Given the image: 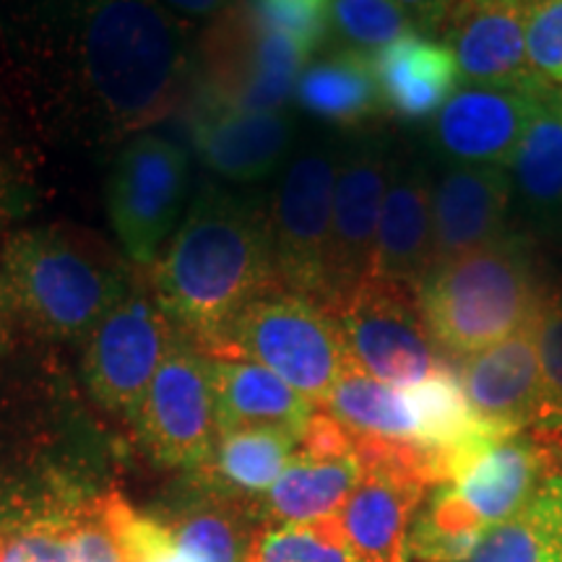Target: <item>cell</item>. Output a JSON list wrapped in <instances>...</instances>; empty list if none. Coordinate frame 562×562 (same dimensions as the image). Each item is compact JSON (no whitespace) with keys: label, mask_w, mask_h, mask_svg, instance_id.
Returning a JSON list of instances; mask_svg holds the SVG:
<instances>
[{"label":"cell","mask_w":562,"mask_h":562,"mask_svg":"<svg viewBox=\"0 0 562 562\" xmlns=\"http://www.w3.org/2000/svg\"><path fill=\"white\" fill-rule=\"evenodd\" d=\"M0 68L45 136L110 146L180 108L195 47L157 0H0Z\"/></svg>","instance_id":"1"},{"label":"cell","mask_w":562,"mask_h":562,"mask_svg":"<svg viewBox=\"0 0 562 562\" xmlns=\"http://www.w3.org/2000/svg\"><path fill=\"white\" fill-rule=\"evenodd\" d=\"M149 286L172 326L209 351L245 305L279 286L266 209L203 186L149 266Z\"/></svg>","instance_id":"2"},{"label":"cell","mask_w":562,"mask_h":562,"mask_svg":"<svg viewBox=\"0 0 562 562\" xmlns=\"http://www.w3.org/2000/svg\"><path fill=\"white\" fill-rule=\"evenodd\" d=\"M550 284L537 243L508 229L501 240L432 266L417 305L440 357L459 362L529 328Z\"/></svg>","instance_id":"3"},{"label":"cell","mask_w":562,"mask_h":562,"mask_svg":"<svg viewBox=\"0 0 562 562\" xmlns=\"http://www.w3.org/2000/svg\"><path fill=\"white\" fill-rule=\"evenodd\" d=\"M136 279L100 237L66 224L16 232L0 258L11 315L50 339H87Z\"/></svg>","instance_id":"4"},{"label":"cell","mask_w":562,"mask_h":562,"mask_svg":"<svg viewBox=\"0 0 562 562\" xmlns=\"http://www.w3.org/2000/svg\"><path fill=\"white\" fill-rule=\"evenodd\" d=\"M206 355L261 364L315 406L351 370L331 311L281 284L245 305Z\"/></svg>","instance_id":"5"},{"label":"cell","mask_w":562,"mask_h":562,"mask_svg":"<svg viewBox=\"0 0 562 562\" xmlns=\"http://www.w3.org/2000/svg\"><path fill=\"white\" fill-rule=\"evenodd\" d=\"M311 55L297 40L261 24L245 0H235L211 21L195 53V94L237 110H281Z\"/></svg>","instance_id":"6"},{"label":"cell","mask_w":562,"mask_h":562,"mask_svg":"<svg viewBox=\"0 0 562 562\" xmlns=\"http://www.w3.org/2000/svg\"><path fill=\"white\" fill-rule=\"evenodd\" d=\"M328 311L341 334L351 370L362 375L409 389L453 364L440 357L430 341L417 292L409 286L364 277Z\"/></svg>","instance_id":"7"},{"label":"cell","mask_w":562,"mask_h":562,"mask_svg":"<svg viewBox=\"0 0 562 562\" xmlns=\"http://www.w3.org/2000/svg\"><path fill=\"white\" fill-rule=\"evenodd\" d=\"M175 336L149 281L133 286L83 339V378L104 409L136 425L149 385Z\"/></svg>","instance_id":"8"},{"label":"cell","mask_w":562,"mask_h":562,"mask_svg":"<svg viewBox=\"0 0 562 562\" xmlns=\"http://www.w3.org/2000/svg\"><path fill=\"white\" fill-rule=\"evenodd\" d=\"M339 157L341 149L334 144L300 149L281 172L271 206L266 209L279 284L318 302L323 300Z\"/></svg>","instance_id":"9"},{"label":"cell","mask_w":562,"mask_h":562,"mask_svg":"<svg viewBox=\"0 0 562 562\" xmlns=\"http://www.w3.org/2000/svg\"><path fill=\"white\" fill-rule=\"evenodd\" d=\"M188 191V154L157 133H138L117 151L108 180V214L123 250L136 266L159 258L178 224Z\"/></svg>","instance_id":"10"},{"label":"cell","mask_w":562,"mask_h":562,"mask_svg":"<svg viewBox=\"0 0 562 562\" xmlns=\"http://www.w3.org/2000/svg\"><path fill=\"white\" fill-rule=\"evenodd\" d=\"M140 440L161 467L201 472L216 446L209 355L180 328L161 360L136 419Z\"/></svg>","instance_id":"11"},{"label":"cell","mask_w":562,"mask_h":562,"mask_svg":"<svg viewBox=\"0 0 562 562\" xmlns=\"http://www.w3.org/2000/svg\"><path fill=\"white\" fill-rule=\"evenodd\" d=\"M550 89L539 76L501 83H461L430 123L435 154L442 165L508 167Z\"/></svg>","instance_id":"12"},{"label":"cell","mask_w":562,"mask_h":562,"mask_svg":"<svg viewBox=\"0 0 562 562\" xmlns=\"http://www.w3.org/2000/svg\"><path fill=\"white\" fill-rule=\"evenodd\" d=\"M391 165L389 146L381 138H362L341 149L323 271L321 302L326 307L339 302L370 273Z\"/></svg>","instance_id":"13"},{"label":"cell","mask_w":562,"mask_h":562,"mask_svg":"<svg viewBox=\"0 0 562 562\" xmlns=\"http://www.w3.org/2000/svg\"><path fill=\"white\" fill-rule=\"evenodd\" d=\"M472 409L505 432H531L544 417V381L531 326L453 362Z\"/></svg>","instance_id":"14"},{"label":"cell","mask_w":562,"mask_h":562,"mask_svg":"<svg viewBox=\"0 0 562 562\" xmlns=\"http://www.w3.org/2000/svg\"><path fill=\"white\" fill-rule=\"evenodd\" d=\"M510 201L508 167H442L430 180L435 266L501 240L508 232Z\"/></svg>","instance_id":"15"},{"label":"cell","mask_w":562,"mask_h":562,"mask_svg":"<svg viewBox=\"0 0 562 562\" xmlns=\"http://www.w3.org/2000/svg\"><path fill=\"white\" fill-rule=\"evenodd\" d=\"M294 125L281 110L256 112L195 94L191 136L203 165L232 182H256L281 165Z\"/></svg>","instance_id":"16"},{"label":"cell","mask_w":562,"mask_h":562,"mask_svg":"<svg viewBox=\"0 0 562 562\" xmlns=\"http://www.w3.org/2000/svg\"><path fill=\"white\" fill-rule=\"evenodd\" d=\"M529 0H459L442 21V45L461 83H501L537 76L526 58Z\"/></svg>","instance_id":"17"},{"label":"cell","mask_w":562,"mask_h":562,"mask_svg":"<svg viewBox=\"0 0 562 562\" xmlns=\"http://www.w3.org/2000/svg\"><path fill=\"white\" fill-rule=\"evenodd\" d=\"M430 492L425 482L389 469L362 467L331 521L360 562H409L412 518Z\"/></svg>","instance_id":"18"},{"label":"cell","mask_w":562,"mask_h":562,"mask_svg":"<svg viewBox=\"0 0 562 562\" xmlns=\"http://www.w3.org/2000/svg\"><path fill=\"white\" fill-rule=\"evenodd\" d=\"M435 266L430 175L417 161L393 159L368 277L417 292Z\"/></svg>","instance_id":"19"},{"label":"cell","mask_w":562,"mask_h":562,"mask_svg":"<svg viewBox=\"0 0 562 562\" xmlns=\"http://www.w3.org/2000/svg\"><path fill=\"white\" fill-rule=\"evenodd\" d=\"M372 68L383 110L404 123L430 121L461 87L451 50L425 34H409L372 55Z\"/></svg>","instance_id":"20"},{"label":"cell","mask_w":562,"mask_h":562,"mask_svg":"<svg viewBox=\"0 0 562 562\" xmlns=\"http://www.w3.org/2000/svg\"><path fill=\"white\" fill-rule=\"evenodd\" d=\"M216 432L232 427H279L302 435L315 404L271 370L248 360L209 357Z\"/></svg>","instance_id":"21"},{"label":"cell","mask_w":562,"mask_h":562,"mask_svg":"<svg viewBox=\"0 0 562 562\" xmlns=\"http://www.w3.org/2000/svg\"><path fill=\"white\" fill-rule=\"evenodd\" d=\"M300 446V435L279 427H232L216 432L214 453L201 472L211 495L256 503L273 487Z\"/></svg>","instance_id":"22"},{"label":"cell","mask_w":562,"mask_h":562,"mask_svg":"<svg viewBox=\"0 0 562 562\" xmlns=\"http://www.w3.org/2000/svg\"><path fill=\"white\" fill-rule=\"evenodd\" d=\"M360 476L362 463L357 453L315 459L294 451L273 487L252 503V516L263 526L321 521L341 508Z\"/></svg>","instance_id":"23"},{"label":"cell","mask_w":562,"mask_h":562,"mask_svg":"<svg viewBox=\"0 0 562 562\" xmlns=\"http://www.w3.org/2000/svg\"><path fill=\"white\" fill-rule=\"evenodd\" d=\"M513 191L537 227L562 224V91L550 89L508 161Z\"/></svg>","instance_id":"24"},{"label":"cell","mask_w":562,"mask_h":562,"mask_svg":"<svg viewBox=\"0 0 562 562\" xmlns=\"http://www.w3.org/2000/svg\"><path fill=\"white\" fill-rule=\"evenodd\" d=\"M294 97L313 117L341 128H355L383 110L372 58L341 47L302 68Z\"/></svg>","instance_id":"25"},{"label":"cell","mask_w":562,"mask_h":562,"mask_svg":"<svg viewBox=\"0 0 562 562\" xmlns=\"http://www.w3.org/2000/svg\"><path fill=\"white\" fill-rule=\"evenodd\" d=\"M469 562H562V472L554 469L516 516L492 526Z\"/></svg>","instance_id":"26"},{"label":"cell","mask_w":562,"mask_h":562,"mask_svg":"<svg viewBox=\"0 0 562 562\" xmlns=\"http://www.w3.org/2000/svg\"><path fill=\"white\" fill-rule=\"evenodd\" d=\"M323 412L347 427L351 438L417 442V422L406 404L404 391H396V385L381 383L357 370L344 372L341 381L323 402Z\"/></svg>","instance_id":"27"},{"label":"cell","mask_w":562,"mask_h":562,"mask_svg":"<svg viewBox=\"0 0 562 562\" xmlns=\"http://www.w3.org/2000/svg\"><path fill=\"white\" fill-rule=\"evenodd\" d=\"M409 34L430 37L417 16L393 0H328V37L341 50L372 58Z\"/></svg>","instance_id":"28"},{"label":"cell","mask_w":562,"mask_h":562,"mask_svg":"<svg viewBox=\"0 0 562 562\" xmlns=\"http://www.w3.org/2000/svg\"><path fill=\"white\" fill-rule=\"evenodd\" d=\"M245 562H360L344 544L331 516L313 524L261 526Z\"/></svg>","instance_id":"29"},{"label":"cell","mask_w":562,"mask_h":562,"mask_svg":"<svg viewBox=\"0 0 562 562\" xmlns=\"http://www.w3.org/2000/svg\"><path fill=\"white\" fill-rule=\"evenodd\" d=\"M123 562H195L182 550L170 524L133 510L121 495L97 497Z\"/></svg>","instance_id":"30"},{"label":"cell","mask_w":562,"mask_h":562,"mask_svg":"<svg viewBox=\"0 0 562 562\" xmlns=\"http://www.w3.org/2000/svg\"><path fill=\"white\" fill-rule=\"evenodd\" d=\"M531 334L544 381V417L531 432L562 430V284L558 281L547 290Z\"/></svg>","instance_id":"31"},{"label":"cell","mask_w":562,"mask_h":562,"mask_svg":"<svg viewBox=\"0 0 562 562\" xmlns=\"http://www.w3.org/2000/svg\"><path fill=\"white\" fill-rule=\"evenodd\" d=\"M0 562H74L68 516L0 526Z\"/></svg>","instance_id":"32"},{"label":"cell","mask_w":562,"mask_h":562,"mask_svg":"<svg viewBox=\"0 0 562 562\" xmlns=\"http://www.w3.org/2000/svg\"><path fill=\"white\" fill-rule=\"evenodd\" d=\"M526 58L547 87L562 91V0H529Z\"/></svg>","instance_id":"33"},{"label":"cell","mask_w":562,"mask_h":562,"mask_svg":"<svg viewBox=\"0 0 562 562\" xmlns=\"http://www.w3.org/2000/svg\"><path fill=\"white\" fill-rule=\"evenodd\" d=\"M269 30L297 40L315 53L328 40V0H245Z\"/></svg>","instance_id":"34"},{"label":"cell","mask_w":562,"mask_h":562,"mask_svg":"<svg viewBox=\"0 0 562 562\" xmlns=\"http://www.w3.org/2000/svg\"><path fill=\"white\" fill-rule=\"evenodd\" d=\"M68 544L74 562H123L97 501L68 516Z\"/></svg>","instance_id":"35"},{"label":"cell","mask_w":562,"mask_h":562,"mask_svg":"<svg viewBox=\"0 0 562 562\" xmlns=\"http://www.w3.org/2000/svg\"><path fill=\"white\" fill-rule=\"evenodd\" d=\"M393 3L404 5L406 11L414 13L422 24V30L432 37V34L440 32L442 21H446V16L451 13V9L459 0H393Z\"/></svg>","instance_id":"36"},{"label":"cell","mask_w":562,"mask_h":562,"mask_svg":"<svg viewBox=\"0 0 562 562\" xmlns=\"http://www.w3.org/2000/svg\"><path fill=\"white\" fill-rule=\"evenodd\" d=\"M178 19H220L235 5V0H157Z\"/></svg>","instance_id":"37"},{"label":"cell","mask_w":562,"mask_h":562,"mask_svg":"<svg viewBox=\"0 0 562 562\" xmlns=\"http://www.w3.org/2000/svg\"><path fill=\"white\" fill-rule=\"evenodd\" d=\"M539 440L544 442L547 451H550L552 461H554V469L562 472V430H550V432H533Z\"/></svg>","instance_id":"38"},{"label":"cell","mask_w":562,"mask_h":562,"mask_svg":"<svg viewBox=\"0 0 562 562\" xmlns=\"http://www.w3.org/2000/svg\"><path fill=\"white\" fill-rule=\"evenodd\" d=\"M11 307H9V300H5L3 294V286H0V351L9 347V339H11Z\"/></svg>","instance_id":"39"},{"label":"cell","mask_w":562,"mask_h":562,"mask_svg":"<svg viewBox=\"0 0 562 562\" xmlns=\"http://www.w3.org/2000/svg\"><path fill=\"white\" fill-rule=\"evenodd\" d=\"M9 186H11L9 161H5V157H3V146H0V209H3L5 201H9Z\"/></svg>","instance_id":"40"}]
</instances>
